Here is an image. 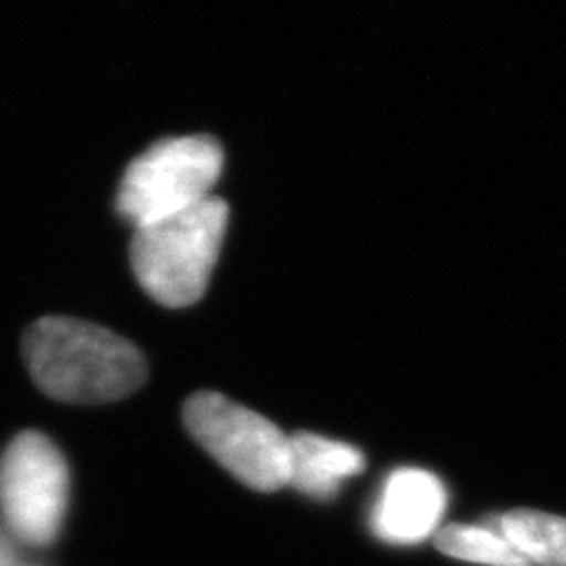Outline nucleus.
<instances>
[{"instance_id": "obj_10", "label": "nucleus", "mask_w": 566, "mask_h": 566, "mask_svg": "<svg viewBox=\"0 0 566 566\" xmlns=\"http://www.w3.org/2000/svg\"><path fill=\"white\" fill-rule=\"evenodd\" d=\"M0 566H41L24 559L22 545L17 543L6 528H0Z\"/></svg>"}, {"instance_id": "obj_3", "label": "nucleus", "mask_w": 566, "mask_h": 566, "mask_svg": "<svg viewBox=\"0 0 566 566\" xmlns=\"http://www.w3.org/2000/svg\"><path fill=\"white\" fill-rule=\"evenodd\" d=\"M191 439L245 486L274 493L289 486L291 434L272 420L218 392H197L185 403Z\"/></svg>"}, {"instance_id": "obj_2", "label": "nucleus", "mask_w": 566, "mask_h": 566, "mask_svg": "<svg viewBox=\"0 0 566 566\" xmlns=\"http://www.w3.org/2000/svg\"><path fill=\"white\" fill-rule=\"evenodd\" d=\"M229 206L203 203L133 229L130 264L145 293L158 305L180 310L199 303L227 234Z\"/></svg>"}, {"instance_id": "obj_1", "label": "nucleus", "mask_w": 566, "mask_h": 566, "mask_svg": "<svg viewBox=\"0 0 566 566\" xmlns=\"http://www.w3.org/2000/svg\"><path fill=\"white\" fill-rule=\"evenodd\" d=\"M22 352L35 387L64 403H112L147 380V361L130 340L81 318H39Z\"/></svg>"}, {"instance_id": "obj_9", "label": "nucleus", "mask_w": 566, "mask_h": 566, "mask_svg": "<svg viewBox=\"0 0 566 566\" xmlns=\"http://www.w3.org/2000/svg\"><path fill=\"white\" fill-rule=\"evenodd\" d=\"M439 553L484 566H531V562L512 545L501 531L491 526L451 524L437 531Z\"/></svg>"}, {"instance_id": "obj_6", "label": "nucleus", "mask_w": 566, "mask_h": 566, "mask_svg": "<svg viewBox=\"0 0 566 566\" xmlns=\"http://www.w3.org/2000/svg\"><path fill=\"white\" fill-rule=\"evenodd\" d=\"M447 510V489L437 474L401 468L387 476L370 512L374 534L392 545H416L434 534Z\"/></svg>"}, {"instance_id": "obj_5", "label": "nucleus", "mask_w": 566, "mask_h": 566, "mask_svg": "<svg viewBox=\"0 0 566 566\" xmlns=\"http://www.w3.org/2000/svg\"><path fill=\"white\" fill-rule=\"evenodd\" d=\"M71 476L62 451L35 430L17 434L0 455V517L22 547H48L62 534Z\"/></svg>"}, {"instance_id": "obj_4", "label": "nucleus", "mask_w": 566, "mask_h": 566, "mask_svg": "<svg viewBox=\"0 0 566 566\" xmlns=\"http://www.w3.org/2000/svg\"><path fill=\"white\" fill-rule=\"evenodd\" d=\"M224 156L212 137L191 135L156 142L123 175L116 210L133 229L164 220L210 199Z\"/></svg>"}, {"instance_id": "obj_8", "label": "nucleus", "mask_w": 566, "mask_h": 566, "mask_svg": "<svg viewBox=\"0 0 566 566\" xmlns=\"http://www.w3.org/2000/svg\"><path fill=\"white\" fill-rule=\"evenodd\" d=\"M493 528L517 547L531 566H566V520L538 510L493 517Z\"/></svg>"}, {"instance_id": "obj_7", "label": "nucleus", "mask_w": 566, "mask_h": 566, "mask_svg": "<svg viewBox=\"0 0 566 566\" xmlns=\"http://www.w3.org/2000/svg\"><path fill=\"white\" fill-rule=\"evenodd\" d=\"M364 468L366 458L357 447L312 432L291 434L289 486L312 501H333L343 482Z\"/></svg>"}]
</instances>
